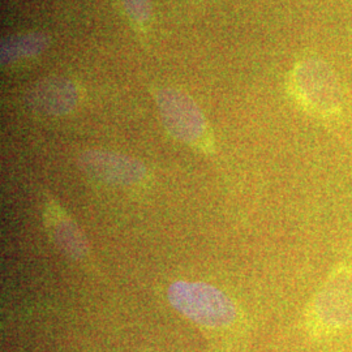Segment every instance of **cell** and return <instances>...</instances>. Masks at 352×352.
<instances>
[{
	"mask_svg": "<svg viewBox=\"0 0 352 352\" xmlns=\"http://www.w3.org/2000/svg\"><path fill=\"white\" fill-rule=\"evenodd\" d=\"M168 300L180 314L206 327L230 325L236 308L221 289L200 282H175L168 289Z\"/></svg>",
	"mask_w": 352,
	"mask_h": 352,
	"instance_id": "obj_1",
	"label": "cell"
},
{
	"mask_svg": "<svg viewBox=\"0 0 352 352\" xmlns=\"http://www.w3.org/2000/svg\"><path fill=\"white\" fill-rule=\"evenodd\" d=\"M289 89L308 111L330 115L340 110L342 91L338 80L320 59L308 58L296 64L289 76Z\"/></svg>",
	"mask_w": 352,
	"mask_h": 352,
	"instance_id": "obj_2",
	"label": "cell"
},
{
	"mask_svg": "<svg viewBox=\"0 0 352 352\" xmlns=\"http://www.w3.org/2000/svg\"><path fill=\"white\" fill-rule=\"evenodd\" d=\"M157 102L164 124L175 138L189 145L204 146L206 144V123L195 102L174 89L161 90Z\"/></svg>",
	"mask_w": 352,
	"mask_h": 352,
	"instance_id": "obj_3",
	"label": "cell"
},
{
	"mask_svg": "<svg viewBox=\"0 0 352 352\" xmlns=\"http://www.w3.org/2000/svg\"><path fill=\"white\" fill-rule=\"evenodd\" d=\"M81 164L90 175L115 186H135L145 177L142 164L113 153L88 151L81 157Z\"/></svg>",
	"mask_w": 352,
	"mask_h": 352,
	"instance_id": "obj_4",
	"label": "cell"
},
{
	"mask_svg": "<svg viewBox=\"0 0 352 352\" xmlns=\"http://www.w3.org/2000/svg\"><path fill=\"white\" fill-rule=\"evenodd\" d=\"M29 102L34 110L47 115H62L75 109L78 91L72 82L65 80H49L39 84L30 96Z\"/></svg>",
	"mask_w": 352,
	"mask_h": 352,
	"instance_id": "obj_5",
	"label": "cell"
},
{
	"mask_svg": "<svg viewBox=\"0 0 352 352\" xmlns=\"http://www.w3.org/2000/svg\"><path fill=\"white\" fill-rule=\"evenodd\" d=\"M49 228L55 241L74 258H81L87 253V243L78 228L59 212L49 210Z\"/></svg>",
	"mask_w": 352,
	"mask_h": 352,
	"instance_id": "obj_6",
	"label": "cell"
},
{
	"mask_svg": "<svg viewBox=\"0 0 352 352\" xmlns=\"http://www.w3.org/2000/svg\"><path fill=\"white\" fill-rule=\"evenodd\" d=\"M46 46V39L39 34H28L23 37L10 39L4 43L1 50V60L4 63H12L23 58L37 55Z\"/></svg>",
	"mask_w": 352,
	"mask_h": 352,
	"instance_id": "obj_7",
	"label": "cell"
},
{
	"mask_svg": "<svg viewBox=\"0 0 352 352\" xmlns=\"http://www.w3.org/2000/svg\"><path fill=\"white\" fill-rule=\"evenodd\" d=\"M126 12L135 23L144 24L151 17V0H123Z\"/></svg>",
	"mask_w": 352,
	"mask_h": 352,
	"instance_id": "obj_8",
	"label": "cell"
}]
</instances>
